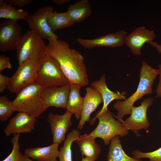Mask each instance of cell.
Listing matches in <instances>:
<instances>
[{
    "label": "cell",
    "mask_w": 161,
    "mask_h": 161,
    "mask_svg": "<svg viewBox=\"0 0 161 161\" xmlns=\"http://www.w3.org/2000/svg\"><path fill=\"white\" fill-rule=\"evenodd\" d=\"M127 32L121 30L114 32L106 34L92 39L78 38V44L85 49H91L97 47L116 48L125 44Z\"/></svg>",
    "instance_id": "cell-11"
},
{
    "label": "cell",
    "mask_w": 161,
    "mask_h": 161,
    "mask_svg": "<svg viewBox=\"0 0 161 161\" xmlns=\"http://www.w3.org/2000/svg\"><path fill=\"white\" fill-rule=\"evenodd\" d=\"M24 34L18 21L6 19L0 22V51L16 50Z\"/></svg>",
    "instance_id": "cell-9"
},
{
    "label": "cell",
    "mask_w": 161,
    "mask_h": 161,
    "mask_svg": "<svg viewBox=\"0 0 161 161\" xmlns=\"http://www.w3.org/2000/svg\"><path fill=\"white\" fill-rule=\"evenodd\" d=\"M9 78L7 76L0 73V93L4 92L7 89V84Z\"/></svg>",
    "instance_id": "cell-31"
},
{
    "label": "cell",
    "mask_w": 161,
    "mask_h": 161,
    "mask_svg": "<svg viewBox=\"0 0 161 161\" xmlns=\"http://www.w3.org/2000/svg\"><path fill=\"white\" fill-rule=\"evenodd\" d=\"M20 134H14L10 140L13 146L12 151L10 154L2 161H18L22 154L20 151V145L19 142Z\"/></svg>",
    "instance_id": "cell-27"
},
{
    "label": "cell",
    "mask_w": 161,
    "mask_h": 161,
    "mask_svg": "<svg viewBox=\"0 0 161 161\" xmlns=\"http://www.w3.org/2000/svg\"><path fill=\"white\" fill-rule=\"evenodd\" d=\"M91 12V6L89 1L81 0L70 4L66 12L74 24L84 20L90 15Z\"/></svg>",
    "instance_id": "cell-21"
},
{
    "label": "cell",
    "mask_w": 161,
    "mask_h": 161,
    "mask_svg": "<svg viewBox=\"0 0 161 161\" xmlns=\"http://www.w3.org/2000/svg\"><path fill=\"white\" fill-rule=\"evenodd\" d=\"M159 75L158 69L151 67L144 61H142L140 71V81L135 92L123 101L117 100L114 105L117 111V121L121 123L125 115L131 114L134 103L145 95L152 93V86L154 80Z\"/></svg>",
    "instance_id": "cell-2"
},
{
    "label": "cell",
    "mask_w": 161,
    "mask_h": 161,
    "mask_svg": "<svg viewBox=\"0 0 161 161\" xmlns=\"http://www.w3.org/2000/svg\"><path fill=\"white\" fill-rule=\"evenodd\" d=\"M152 47L155 48L159 53L161 54V44H157L155 41H152L148 43Z\"/></svg>",
    "instance_id": "cell-33"
},
{
    "label": "cell",
    "mask_w": 161,
    "mask_h": 161,
    "mask_svg": "<svg viewBox=\"0 0 161 161\" xmlns=\"http://www.w3.org/2000/svg\"><path fill=\"white\" fill-rule=\"evenodd\" d=\"M18 161H34L30 158L25 155L24 154H22L21 156Z\"/></svg>",
    "instance_id": "cell-35"
},
{
    "label": "cell",
    "mask_w": 161,
    "mask_h": 161,
    "mask_svg": "<svg viewBox=\"0 0 161 161\" xmlns=\"http://www.w3.org/2000/svg\"><path fill=\"white\" fill-rule=\"evenodd\" d=\"M96 118L99 123L96 128L89 134L95 139L99 137L103 139L104 144L107 145L114 137H123L128 134L129 130L122 124L115 120L112 114L108 109L100 110L97 112L95 117L92 119L93 124Z\"/></svg>",
    "instance_id": "cell-5"
},
{
    "label": "cell",
    "mask_w": 161,
    "mask_h": 161,
    "mask_svg": "<svg viewBox=\"0 0 161 161\" xmlns=\"http://www.w3.org/2000/svg\"><path fill=\"white\" fill-rule=\"evenodd\" d=\"M12 68L9 58L4 55L0 56V72L6 68L10 69Z\"/></svg>",
    "instance_id": "cell-30"
},
{
    "label": "cell",
    "mask_w": 161,
    "mask_h": 161,
    "mask_svg": "<svg viewBox=\"0 0 161 161\" xmlns=\"http://www.w3.org/2000/svg\"><path fill=\"white\" fill-rule=\"evenodd\" d=\"M156 37L154 30H148L144 26L139 27L127 35L125 44L133 54L140 55L141 49L144 44L153 41Z\"/></svg>",
    "instance_id": "cell-14"
},
{
    "label": "cell",
    "mask_w": 161,
    "mask_h": 161,
    "mask_svg": "<svg viewBox=\"0 0 161 161\" xmlns=\"http://www.w3.org/2000/svg\"><path fill=\"white\" fill-rule=\"evenodd\" d=\"M38 63L28 60L19 66L16 72L9 78L7 89L11 92L17 94L24 88L34 83Z\"/></svg>",
    "instance_id": "cell-7"
},
{
    "label": "cell",
    "mask_w": 161,
    "mask_h": 161,
    "mask_svg": "<svg viewBox=\"0 0 161 161\" xmlns=\"http://www.w3.org/2000/svg\"><path fill=\"white\" fill-rule=\"evenodd\" d=\"M4 1L10 5L21 8L30 4L32 1V0H5Z\"/></svg>",
    "instance_id": "cell-29"
},
{
    "label": "cell",
    "mask_w": 161,
    "mask_h": 161,
    "mask_svg": "<svg viewBox=\"0 0 161 161\" xmlns=\"http://www.w3.org/2000/svg\"><path fill=\"white\" fill-rule=\"evenodd\" d=\"M80 135L79 130L74 129L67 135L63 145L60 148L58 157L59 161H72V144L80 137Z\"/></svg>",
    "instance_id": "cell-25"
},
{
    "label": "cell",
    "mask_w": 161,
    "mask_h": 161,
    "mask_svg": "<svg viewBox=\"0 0 161 161\" xmlns=\"http://www.w3.org/2000/svg\"><path fill=\"white\" fill-rule=\"evenodd\" d=\"M71 86L68 98L66 110L75 114L77 120L80 119L84 97H81L80 90L82 86L79 85L70 84Z\"/></svg>",
    "instance_id": "cell-20"
},
{
    "label": "cell",
    "mask_w": 161,
    "mask_h": 161,
    "mask_svg": "<svg viewBox=\"0 0 161 161\" xmlns=\"http://www.w3.org/2000/svg\"><path fill=\"white\" fill-rule=\"evenodd\" d=\"M36 118L23 112H18L9 121L4 130L6 136L12 134L30 132L34 129Z\"/></svg>",
    "instance_id": "cell-15"
},
{
    "label": "cell",
    "mask_w": 161,
    "mask_h": 161,
    "mask_svg": "<svg viewBox=\"0 0 161 161\" xmlns=\"http://www.w3.org/2000/svg\"><path fill=\"white\" fill-rule=\"evenodd\" d=\"M38 63L35 83L44 88L63 86L69 83L59 64L52 57L46 55Z\"/></svg>",
    "instance_id": "cell-6"
},
{
    "label": "cell",
    "mask_w": 161,
    "mask_h": 161,
    "mask_svg": "<svg viewBox=\"0 0 161 161\" xmlns=\"http://www.w3.org/2000/svg\"><path fill=\"white\" fill-rule=\"evenodd\" d=\"M16 50L19 65L28 60L38 63L47 55L46 45L43 39L32 30L24 34Z\"/></svg>",
    "instance_id": "cell-4"
},
{
    "label": "cell",
    "mask_w": 161,
    "mask_h": 161,
    "mask_svg": "<svg viewBox=\"0 0 161 161\" xmlns=\"http://www.w3.org/2000/svg\"><path fill=\"white\" fill-rule=\"evenodd\" d=\"M54 11V8L52 6H43L25 18L30 29L35 31L43 40H48L51 38L56 41L59 38L52 31L47 21L49 16Z\"/></svg>",
    "instance_id": "cell-8"
},
{
    "label": "cell",
    "mask_w": 161,
    "mask_h": 161,
    "mask_svg": "<svg viewBox=\"0 0 161 161\" xmlns=\"http://www.w3.org/2000/svg\"><path fill=\"white\" fill-rule=\"evenodd\" d=\"M86 91L81 117L77 128L80 130L82 129L86 122H89L91 114L103 102L101 95L95 88L89 86L86 88Z\"/></svg>",
    "instance_id": "cell-16"
},
{
    "label": "cell",
    "mask_w": 161,
    "mask_h": 161,
    "mask_svg": "<svg viewBox=\"0 0 161 161\" xmlns=\"http://www.w3.org/2000/svg\"><path fill=\"white\" fill-rule=\"evenodd\" d=\"M70 86L69 83L63 86L44 88L41 95L45 107L66 108Z\"/></svg>",
    "instance_id": "cell-13"
},
{
    "label": "cell",
    "mask_w": 161,
    "mask_h": 161,
    "mask_svg": "<svg viewBox=\"0 0 161 161\" xmlns=\"http://www.w3.org/2000/svg\"><path fill=\"white\" fill-rule=\"evenodd\" d=\"M91 86L95 88L101 95L102 97L103 105L100 109L103 110L108 109V105L113 100H125V95L126 92H115L110 90L107 87L106 83L105 74L102 75L100 79L95 80L91 83Z\"/></svg>",
    "instance_id": "cell-18"
},
{
    "label": "cell",
    "mask_w": 161,
    "mask_h": 161,
    "mask_svg": "<svg viewBox=\"0 0 161 161\" xmlns=\"http://www.w3.org/2000/svg\"><path fill=\"white\" fill-rule=\"evenodd\" d=\"M44 88L35 82L16 94L12 103L15 111L38 117L47 109L43 102L41 93Z\"/></svg>",
    "instance_id": "cell-3"
},
{
    "label": "cell",
    "mask_w": 161,
    "mask_h": 161,
    "mask_svg": "<svg viewBox=\"0 0 161 161\" xmlns=\"http://www.w3.org/2000/svg\"><path fill=\"white\" fill-rule=\"evenodd\" d=\"M154 100V98H151L144 99L140 106H133L130 116L122 121V125L129 130H131L137 136H139V130L147 129L150 126V123L148 120L146 112L148 107L152 104Z\"/></svg>",
    "instance_id": "cell-10"
},
{
    "label": "cell",
    "mask_w": 161,
    "mask_h": 161,
    "mask_svg": "<svg viewBox=\"0 0 161 161\" xmlns=\"http://www.w3.org/2000/svg\"><path fill=\"white\" fill-rule=\"evenodd\" d=\"M47 21L49 27L54 33L58 29L69 27L74 24L66 12L52 13L48 17Z\"/></svg>",
    "instance_id": "cell-24"
},
{
    "label": "cell",
    "mask_w": 161,
    "mask_h": 161,
    "mask_svg": "<svg viewBox=\"0 0 161 161\" xmlns=\"http://www.w3.org/2000/svg\"><path fill=\"white\" fill-rule=\"evenodd\" d=\"M47 55L56 60L70 84L82 87L89 84L84 58L79 51L69 47L66 42L60 40L48 39Z\"/></svg>",
    "instance_id": "cell-1"
},
{
    "label": "cell",
    "mask_w": 161,
    "mask_h": 161,
    "mask_svg": "<svg viewBox=\"0 0 161 161\" xmlns=\"http://www.w3.org/2000/svg\"><path fill=\"white\" fill-rule=\"evenodd\" d=\"M81 161H95V160L90 159L86 157H84L83 156L82 157Z\"/></svg>",
    "instance_id": "cell-36"
},
{
    "label": "cell",
    "mask_w": 161,
    "mask_h": 161,
    "mask_svg": "<svg viewBox=\"0 0 161 161\" xmlns=\"http://www.w3.org/2000/svg\"><path fill=\"white\" fill-rule=\"evenodd\" d=\"M132 154L133 157L138 159L147 158L149 161H161V147L154 151L145 153L139 150H134Z\"/></svg>",
    "instance_id": "cell-28"
},
{
    "label": "cell",
    "mask_w": 161,
    "mask_h": 161,
    "mask_svg": "<svg viewBox=\"0 0 161 161\" xmlns=\"http://www.w3.org/2000/svg\"><path fill=\"white\" fill-rule=\"evenodd\" d=\"M52 1L57 5L62 4L71 1L70 0H52Z\"/></svg>",
    "instance_id": "cell-34"
},
{
    "label": "cell",
    "mask_w": 161,
    "mask_h": 161,
    "mask_svg": "<svg viewBox=\"0 0 161 161\" xmlns=\"http://www.w3.org/2000/svg\"><path fill=\"white\" fill-rule=\"evenodd\" d=\"M158 69L160 75L159 80L156 90V94L155 98L161 97V64L158 65Z\"/></svg>",
    "instance_id": "cell-32"
},
{
    "label": "cell",
    "mask_w": 161,
    "mask_h": 161,
    "mask_svg": "<svg viewBox=\"0 0 161 161\" xmlns=\"http://www.w3.org/2000/svg\"><path fill=\"white\" fill-rule=\"evenodd\" d=\"M15 111L12 102L4 95L0 97V120L2 122L7 120Z\"/></svg>",
    "instance_id": "cell-26"
},
{
    "label": "cell",
    "mask_w": 161,
    "mask_h": 161,
    "mask_svg": "<svg viewBox=\"0 0 161 161\" xmlns=\"http://www.w3.org/2000/svg\"><path fill=\"white\" fill-rule=\"evenodd\" d=\"M73 113L66 110L62 115L49 113L47 122L49 123L53 135V143L60 144L65 140V135L71 125V117Z\"/></svg>",
    "instance_id": "cell-12"
},
{
    "label": "cell",
    "mask_w": 161,
    "mask_h": 161,
    "mask_svg": "<svg viewBox=\"0 0 161 161\" xmlns=\"http://www.w3.org/2000/svg\"><path fill=\"white\" fill-rule=\"evenodd\" d=\"M59 144L54 143L44 147L30 148L24 150V154L37 161H58Z\"/></svg>",
    "instance_id": "cell-17"
},
{
    "label": "cell",
    "mask_w": 161,
    "mask_h": 161,
    "mask_svg": "<svg viewBox=\"0 0 161 161\" xmlns=\"http://www.w3.org/2000/svg\"><path fill=\"white\" fill-rule=\"evenodd\" d=\"M95 139L89 134H86L76 140L83 156L95 161L101 153L100 147L95 141Z\"/></svg>",
    "instance_id": "cell-19"
},
{
    "label": "cell",
    "mask_w": 161,
    "mask_h": 161,
    "mask_svg": "<svg viewBox=\"0 0 161 161\" xmlns=\"http://www.w3.org/2000/svg\"><path fill=\"white\" fill-rule=\"evenodd\" d=\"M107 161H142L128 156L123 150L119 136L111 140L107 155Z\"/></svg>",
    "instance_id": "cell-22"
},
{
    "label": "cell",
    "mask_w": 161,
    "mask_h": 161,
    "mask_svg": "<svg viewBox=\"0 0 161 161\" xmlns=\"http://www.w3.org/2000/svg\"><path fill=\"white\" fill-rule=\"evenodd\" d=\"M30 15L27 10L16 8L7 4L4 1L0 0V18H6L17 21L20 19H25Z\"/></svg>",
    "instance_id": "cell-23"
}]
</instances>
